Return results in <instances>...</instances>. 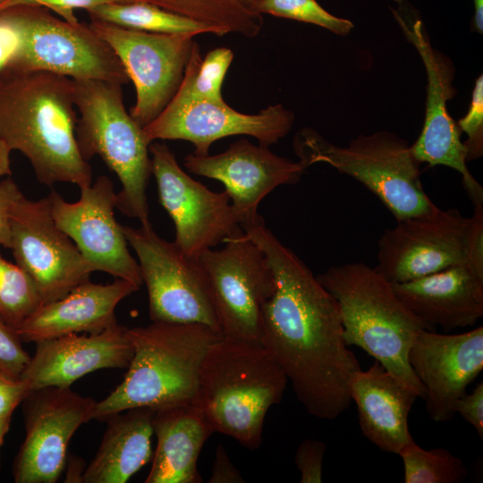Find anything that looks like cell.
<instances>
[{
  "label": "cell",
  "instance_id": "5bb4252c",
  "mask_svg": "<svg viewBox=\"0 0 483 483\" xmlns=\"http://www.w3.org/2000/svg\"><path fill=\"white\" fill-rule=\"evenodd\" d=\"M96 403L70 387L31 390L22 402L25 438L13 462L14 482H56L65 467L70 440L94 419Z\"/></svg>",
  "mask_w": 483,
  "mask_h": 483
},
{
  "label": "cell",
  "instance_id": "f6af8a7d",
  "mask_svg": "<svg viewBox=\"0 0 483 483\" xmlns=\"http://www.w3.org/2000/svg\"><path fill=\"white\" fill-rule=\"evenodd\" d=\"M245 3H247L248 4H250L251 2H253L254 0H243Z\"/></svg>",
  "mask_w": 483,
  "mask_h": 483
},
{
  "label": "cell",
  "instance_id": "7a4b0ae2",
  "mask_svg": "<svg viewBox=\"0 0 483 483\" xmlns=\"http://www.w3.org/2000/svg\"><path fill=\"white\" fill-rule=\"evenodd\" d=\"M73 81L56 73L13 72L0 80V140L21 152L47 186L92 183L80 154Z\"/></svg>",
  "mask_w": 483,
  "mask_h": 483
},
{
  "label": "cell",
  "instance_id": "9a60e30c",
  "mask_svg": "<svg viewBox=\"0 0 483 483\" xmlns=\"http://www.w3.org/2000/svg\"><path fill=\"white\" fill-rule=\"evenodd\" d=\"M392 13L407 40L417 49L427 72L425 121L419 138L411 145L413 155L419 163L445 165L457 171L473 207H483V188L467 166L462 131L446 106L455 93L452 62L432 47L420 19H408L400 4Z\"/></svg>",
  "mask_w": 483,
  "mask_h": 483
},
{
  "label": "cell",
  "instance_id": "d4e9b609",
  "mask_svg": "<svg viewBox=\"0 0 483 483\" xmlns=\"http://www.w3.org/2000/svg\"><path fill=\"white\" fill-rule=\"evenodd\" d=\"M157 447L146 483H200L198 470L201 449L214 433L203 412L185 402L154 410Z\"/></svg>",
  "mask_w": 483,
  "mask_h": 483
},
{
  "label": "cell",
  "instance_id": "836d02e7",
  "mask_svg": "<svg viewBox=\"0 0 483 483\" xmlns=\"http://www.w3.org/2000/svg\"><path fill=\"white\" fill-rule=\"evenodd\" d=\"M16 329L0 314V370L20 377L30 356Z\"/></svg>",
  "mask_w": 483,
  "mask_h": 483
},
{
  "label": "cell",
  "instance_id": "3957f363",
  "mask_svg": "<svg viewBox=\"0 0 483 483\" xmlns=\"http://www.w3.org/2000/svg\"><path fill=\"white\" fill-rule=\"evenodd\" d=\"M287 384L260 342L222 335L202 360L193 402L214 432L256 451L267 413L281 402Z\"/></svg>",
  "mask_w": 483,
  "mask_h": 483
},
{
  "label": "cell",
  "instance_id": "44dd1931",
  "mask_svg": "<svg viewBox=\"0 0 483 483\" xmlns=\"http://www.w3.org/2000/svg\"><path fill=\"white\" fill-rule=\"evenodd\" d=\"M35 344V353L20 377L30 391L70 387L96 370L127 368L133 353L127 327L119 323L100 333L67 335Z\"/></svg>",
  "mask_w": 483,
  "mask_h": 483
},
{
  "label": "cell",
  "instance_id": "9c48e42d",
  "mask_svg": "<svg viewBox=\"0 0 483 483\" xmlns=\"http://www.w3.org/2000/svg\"><path fill=\"white\" fill-rule=\"evenodd\" d=\"M21 43L13 72L42 71L72 80L121 85L130 78L113 49L89 24L70 23L39 6H16Z\"/></svg>",
  "mask_w": 483,
  "mask_h": 483
},
{
  "label": "cell",
  "instance_id": "277c9868",
  "mask_svg": "<svg viewBox=\"0 0 483 483\" xmlns=\"http://www.w3.org/2000/svg\"><path fill=\"white\" fill-rule=\"evenodd\" d=\"M317 278L338 304L346 344L362 349L424 399L426 389L408 354L418 334L433 327L416 317L392 284L363 262L330 267Z\"/></svg>",
  "mask_w": 483,
  "mask_h": 483
},
{
  "label": "cell",
  "instance_id": "74e56055",
  "mask_svg": "<svg viewBox=\"0 0 483 483\" xmlns=\"http://www.w3.org/2000/svg\"><path fill=\"white\" fill-rule=\"evenodd\" d=\"M22 195L13 179L6 178L0 182V246L7 249H10L12 240V211Z\"/></svg>",
  "mask_w": 483,
  "mask_h": 483
},
{
  "label": "cell",
  "instance_id": "6da1fadb",
  "mask_svg": "<svg viewBox=\"0 0 483 483\" xmlns=\"http://www.w3.org/2000/svg\"><path fill=\"white\" fill-rule=\"evenodd\" d=\"M242 228L265 253L276 283L262 308L260 343L308 413L336 419L351 404V377L361 369L345 343L338 304L263 218Z\"/></svg>",
  "mask_w": 483,
  "mask_h": 483
},
{
  "label": "cell",
  "instance_id": "83f0119b",
  "mask_svg": "<svg viewBox=\"0 0 483 483\" xmlns=\"http://www.w3.org/2000/svg\"><path fill=\"white\" fill-rule=\"evenodd\" d=\"M143 2L189 17L216 29L220 35L238 33L257 36L263 25L262 15L243 0H115Z\"/></svg>",
  "mask_w": 483,
  "mask_h": 483
},
{
  "label": "cell",
  "instance_id": "ac0fdd59",
  "mask_svg": "<svg viewBox=\"0 0 483 483\" xmlns=\"http://www.w3.org/2000/svg\"><path fill=\"white\" fill-rule=\"evenodd\" d=\"M293 122V114L280 104L257 114H246L225 102L196 100L178 106L167 104L143 132L149 143L157 140H187L195 147L193 154L207 156L213 142L233 135H249L269 147L288 134Z\"/></svg>",
  "mask_w": 483,
  "mask_h": 483
},
{
  "label": "cell",
  "instance_id": "ba28073f",
  "mask_svg": "<svg viewBox=\"0 0 483 483\" xmlns=\"http://www.w3.org/2000/svg\"><path fill=\"white\" fill-rule=\"evenodd\" d=\"M483 253V207L471 216L456 208L397 221L377 241L375 269L399 284L463 264Z\"/></svg>",
  "mask_w": 483,
  "mask_h": 483
},
{
  "label": "cell",
  "instance_id": "b9f144b4",
  "mask_svg": "<svg viewBox=\"0 0 483 483\" xmlns=\"http://www.w3.org/2000/svg\"><path fill=\"white\" fill-rule=\"evenodd\" d=\"M12 150L9 147L0 140V178L12 174L11 169V155Z\"/></svg>",
  "mask_w": 483,
  "mask_h": 483
},
{
  "label": "cell",
  "instance_id": "4316f807",
  "mask_svg": "<svg viewBox=\"0 0 483 483\" xmlns=\"http://www.w3.org/2000/svg\"><path fill=\"white\" fill-rule=\"evenodd\" d=\"M90 20L147 32L196 36L219 31L203 22L143 2H110L87 11Z\"/></svg>",
  "mask_w": 483,
  "mask_h": 483
},
{
  "label": "cell",
  "instance_id": "7402d4cb",
  "mask_svg": "<svg viewBox=\"0 0 483 483\" xmlns=\"http://www.w3.org/2000/svg\"><path fill=\"white\" fill-rule=\"evenodd\" d=\"M400 301L420 320L445 331L473 326L483 316V253L411 281L393 284Z\"/></svg>",
  "mask_w": 483,
  "mask_h": 483
},
{
  "label": "cell",
  "instance_id": "5b68a950",
  "mask_svg": "<svg viewBox=\"0 0 483 483\" xmlns=\"http://www.w3.org/2000/svg\"><path fill=\"white\" fill-rule=\"evenodd\" d=\"M133 353L123 381L97 402L94 419L132 408L161 407L193 401L202 360L222 335L199 324L152 321L128 328Z\"/></svg>",
  "mask_w": 483,
  "mask_h": 483
},
{
  "label": "cell",
  "instance_id": "e0dca14e",
  "mask_svg": "<svg viewBox=\"0 0 483 483\" xmlns=\"http://www.w3.org/2000/svg\"><path fill=\"white\" fill-rule=\"evenodd\" d=\"M77 201L68 202L55 191L48 194L52 216L57 226L75 243L93 271H100L140 287L138 261L114 216L116 192L105 175L80 188Z\"/></svg>",
  "mask_w": 483,
  "mask_h": 483
},
{
  "label": "cell",
  "instance_id": "1f68e13d",
  "mask_svg": "<svg viewBox=\"0 0 483 483\" xmlns=\"http://www.w3.org/2000/svg\"><path fill=\"white\" fill-rule=\"evenodd\" d=\"M250 6L255 12L318 25L338 35H347L353 23L335 16L316 0H254Z\"/></svg>",
  "mask_w": 483,
  "mask_h": 483
},
{
  "label": "cell",
  "instance_id": "d6a6232c",
  "mask_svg": "<svg viewBox=\"0 0 483 483\" xmlns=\"http://www.w3.org/2000/svg\"><path fill=\"white\" fill-rule=\"evenodd\" d=\"M461 131L467 134L463 142L467 161L480 157L483 154V76L476 80L468 113L457 123Z\"/></svg>",
  "mask_w": 483,
  "mask_h": 483
},
{
  "label": "cell",
  "instance_id": "8d00e7d4",
  "mask_svg": "<svg viewBox=\"0 0 483 483\" xmlns=\"http://www.w3.org/2000/svg\"><path fill=\"white\" fill-rule=\"evenodd\" d=\"M110 2H115V0H0V12L16 6H39L52 10L64 21L75 24L80 21L74 10L85 9L88 11Z\"/></svg>",
  "mask_w": 483,
  "mask_h": 483
},
{
  "label": "cell",
  "instance_id": "f1b7e54d",
  "mask_svg": "<svg viewBox=\"0 0 483 483\" xmlns=\"http://www.w3.org/2000/svg\"><path fill=\"white\" fill-rule=\"evenodd\" d=\"M233 59V53L228 47L215 48L202 59L199 47L194 42L182 80L168 104L178 106L196 100L225 102L222 85Z\"/></svg>",
  "mask_w": 483,
  "mask_h": 483
},
{
  "label": "cell",
  "instance_id": "ffe728a7",
  "mask_svg": "<svg viewBox=\"0 0 483 483\" xmlns=\"http://www.w3.org/2000/svg\"><path fill=\"white\" fill-rule=\"evenodd\" d=\"M408 360L426 389V411L435 422L455 415V402L483 369V326L456 335L421 330Z\"/></svg>",
  "mask_w": 483,
  "mask_h": 483
},
{
  "label": "cell",
  "instance_id": "ee69618b",
  "mask_svg": "<svg viewBox=\"0 0 483 483\" xmlns=\"http://www.w3.org/2000/svg\"><path fill=\"white\" fill-rule=\"evenodd\" d=\"M12 418L0 419V449L9 430Z\"/></svg>",
  "mask_w": 483,
  "mask_h": 483
},
{
  "label": "cell",
  "instance_id": "7bdbcfd3",
  "mask_svg": "<svg viewBox=\"0 0 483 483\" xmlns=\"http://www.w3.org/2000/svg\"><path fill=\"white\" fill-rule=\"evenodd\" d=\"M474 14L472 27L475 31L482 34L483 31V0H473Z\"/></svg>",
  "mask_w": 483,
  "mask_h": 483
},
{
  "label": "cell",
  "instance_id": "f546056e",
  "mask_svg": "<svg viewBox=\"0 0 483 483\" xmlns=\"http://www.w3.org/2000/svg\"><path fill=\"white\" fill-rule=\"evenodd\" d=\"M405 483H461L468 471L463 462L447 449L425 450L413 438L399 452Z\"/></svg>",
  "mask_w": 483,
  "mask_h": 483
},
{
  "label": "cell",
  "instance_id": "8992f818",
  "mask_svg": "<svg viewBox=\"0 0 483 483\" xmlns=\"http://www.w3.org/2000/svg\"><path fill=\"white\" fill-rule=\"evenodd\" d=\"M76 125L81 156H98L118 177L116 208L149 225L147 187L151 173L149 142L124 107L122 85L101 80H72Z\"/></svg>",
  "mask_w": 483,
  "mask_h": 483
},
{
  "label": "cell",
  "instance_id": "484cf974",
  "mask_svg": "<svg viewBox=\"0 0 483 483\" xmlns=\"http://www.w3.org/2000/svg\"><path fill=\"white\" fill-rule=\"evenodd\" d=\"M154 410L132 408L108 417L100 445L82 473L84 483H125L152 458Z\"/></svg>",
  "mask_w": 483,
  "mask_h": 483
},
{
  "label": "cell",
  "instance_id": "30bf717a",
  "mask_svg": "<svg viewBox=\"0 0 483 483\" xmlns=\"http://www.w3.org/2000/svg\"><path fill=\"white\" fill-rule=\"evenodd\" d=\"M208 281L222 335L260 342L261 315L275 278L263 250L243 232L197 258Z\"/></svg>",
  "mask_w": 483,
  "mask_h": 483
},
{
  "label": "cell",
  "instance_id": "8fae6325",
  "mask_svg": "<svg viewBox=\"0 0 483 483\" xmlns=\"http://www.w3.org/2000/svg\"><path fill=\"white\" fill-rule=\"evenodd\" d=\"M122 228L138 258L151 321L199 323L220 333L208 281L197 259L160 237L151 225Z\"/></svg>",
  "mask_w": 483,
  "mask_h": 483
},
{
  "label": "cell",
  "instance_id": "d590c367",
  "mask_svg": "<svg viewBox=\"0 0 483 483\" xmlns=\"http://www.w3.org/2000/svg\"><path fill=\"white\" fill-rule=\"evenodd\" d=\"M326 444L317 439H305L298 446L294 462L301 483H321Z\"/></svg>",
  "mask_w": 483,
  "mask_h": 483
},
{
  "label": "cell",
  "instance_id": "4dcf8cb0",
  "mask_svg": "<svg viewBox=\"0 0 483 483\" xmlns=\"http://www.w3.org/2000/svg\"><path fill=\"white\" fill-rule=\"evenodd\" d=\"M40 305L41 298L30 277L0 254V314L16 329Z\"/></svg>",
  "mask_w": 483,
  "mask_h": 483
},
{
  "label": "cell",
  "instance_id": "e575fe53",
  "mask_svg": "<svg viewBox=\"0 0 483 483\" xmlns=\"http://www.w3.org/2000/svg\"><path fill=\"white\" fill-rule=\"evenodd\" d=\"M21 43L20 22L13 8L0 12V80L13 72Z\"/></svg>",
  "mask_w": 483,
  "mask_h": 483
},
{
  "label": "cell",
  "instance_id": "7c38bea8",
  "mask_svg": "<svg viewBox=\"0 0 483 483\" xmlns=\"http://www.w3.org/2000/svg\"><path fill=\"white\" fill-rule=\"evenodd\" d=\"M92 30L114 52L136 89L130 114L144 128L164 110L182 80L192 36L147 32L91 20Z\"/></svg>",
  "mask_w": 483,
  "mask_h": 483
},
{
  "label": "cell",
  "instance_id": "f35d334b",
  "mask_svg": "<svg viewBox=\"0 0 483 483\" xmlns=\"http://www.w3.org/2000/svg\"><path fill=\"white\" fill-rule=\"evenodd\" d=\"M30 392L21 378L0 370V419L12 418L16 407Z\"/></svg>",
  "mask_w": 483,
  "mask_h": 483
},
{
  "label": "cell",
  "instance_id": "60d3db41",
  "mask_svg": "<svg viewBox=\"0 0 483 483\" xmlns=\"http://www.w3.org/2000/svg\"><path fill=\"white\" fill-rule=\"evenodd\" d=\"M209 483H244L245 479L241 471L231 461L224 445L216 448L211 468Z\"/></svg>",
  "mask_w": 483,
  "mask_h": 483
},
{
  "label": "cell",
  "instance_id": "4fadbf2b",
  "mask_svg": "<svg viewBox=\"0 0 483 483\" xmlns=\"http://www.w3.org/2000/svg\"><path fill=\"white\" fill-rule=\"evenodd\" d=\"M149 153L159 202L174 222V242L185 256L196 259L243 233L225 191L215 192L188 175L164 143H150Z\"/></svg>",
  "mask_w": 483,
  "mask_h": 483
},
{
  "label": "cell",
  "instance_id": "d6986e66",
  "mask_svg": "<svg viewBox=\"0 0 483 483\" xmlns=\"http://www.w3.org/2000/svg\"><path fill=\"white\" fill-rule=\"evenodd\" d=\"M185 167L192 174L221 182L242 227L257 222L260 201L276 187L297 183L306 169L272 152L267 146L240 140L214 156L190 154Z\"/></svg>",
  "mask_w": 483,
  "mask_h": 483
},
{
  "label": "cell",
  "instance_id": "603a6c76",
  "mask_svg": "<svg viewBox=\"0 0 483 483\" xmlns=\"http://www.w3.org/2000/svg\"><path fill=\"white\" fill-rule=\"evenodd\" d=\"M140 288L116 278L109 284L86 281L64 297L40 305L16 331L22 342L34 343L72 334L100 333L118 323L117 305Z\"/></svg>",
  "mask_w": 483,
  "mask_h": 483
},
{
  "label": "cell",
  "instance_id": "ab89813d",
  "mask_svg": "<svg viewBox=\"0 0 483 483\" xmlns=\"http://www.w3.org/2000/svg\"><path fill=\"white\" fill-rule=\"evenodd\" d=\"M458 413L471 425L480 439L483 438V383L477 385L470 394H464L454 405Z\"/></svg>",
  "mask_w": 483,
  "mask_h": 483
},
{
  "label": "cell",
  "instance_id": "cb8c5ba5",
  "mask_svg": "<svg viewBox=\"0 0 483 483\" xmlns=\"http://www.w3.org/2000/svg\"><path fill=\"white\" fill-rule=\"evenodd\" d=\"M349 394L363 436L380 450L398 454L412 439L408 418L418 395L377 360L352 374Z\"/></svg>",
  "mask_w": 483,
  "mask_h": 483
},
{
  "label": "cell",
  "instance_id": "52a82bcc",
  "mask_svg": "<svg viewBox=\"0 0 483 483\" xmlns=\"http://www.w3.org/2000/svg\"><path fill=\"white\" fill-rule=\"evenodd\" d=\"M293 149L305 168L326 164L373 192L396 221L429 215L439 208L427 195L419 161L409 142L388 131L360 134L346 146L331 143L310 128L299 131Z\"/></svg>",
  "mask_w": 483,
  "mask_h": 483
},
{
  "label": "cell",
  "instance_id": "2e32d148",
  "mask_svg": "<svg viewBox=\"0 0 483 483\" xmlns=\"http://www.w3.org/2000/svg\"><path fill=\"white\" fill-rule=\"evenodd\" d=\"M10 250L34 283L42 304L58 300L94 272L75 243L55 224L48 197L22 195L11 215Z\"/></svg>",
  "mask_w": 483,
  "mask_h": 483
}]
</instances>
